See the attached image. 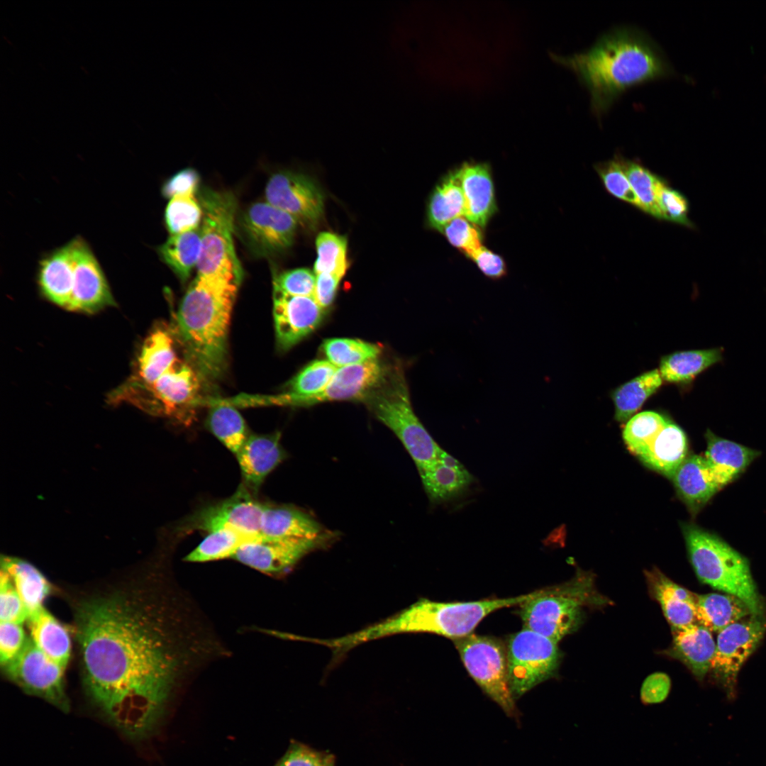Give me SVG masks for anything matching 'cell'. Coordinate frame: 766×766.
I'll list each match as a JSON object with an SVG mask.
<instances>
[{
  "instance_id": "obj_39",
  "label": "cell",
  "mask_w": 766,
  "mask_h": 766,
  "mask_svg": "<svg viewBox=\"0 0 766 766\" xmlns=\"http://www.w3.org/2000/svg\"><path fill=\"white\" fill-rule=\"evenodd\" d=\"M262 538L230 529L209 532L203 540L185 556L184 560L189 562H206L231 558L243 545Z\"/></svg>"
},
{
  "instance_id": "obj_1",
  "label": "cell",
  "mask_w": 766,
  "mask_h": 766,
  "mask_svg": "<svg viewBox=\"0 0 766 766\" xmlns=\"http://www.w3.org/2000/svg\"><path fill=\"white\" fill-rule=\"evenodd\" d=\"M173 584L116 585L74 604L87 696L125 736H150L179 684L226 651Z\"/></svg>"
},
{
  "instance_id": "obj_46",
  "label": "cell",
  "mask_w": 766,
  "mask_h": 766,
  "mask_svg": "<svg viewBox=\"0 0 766 766\" xmlns=\"http://www.w3.org/2000/svg\"><path fill=\"white\" fill-rule=\"evenodd\" d=\"M337 368L328 360H314L306 365L288 382L284 394L294 396L316 394L327 386Z\"/></svg>"
},
{
  "instance_id": "obj_15",
  "label": "cell",
  "mask_w": 766,
  "mask_h": 766,
  "mask_svg": "<svg viewBox=\"0 0 766 766\" xmlns=\"http://www.w3.org/2000/svg\"><path fill=\"white\" fill-rule=\"evenodd\" d=\"M267 202L292 216L302 226L314 228L323 216L324 198L306 175L290 170L274 173L265 187Z\"/></svg>"
},
{
  "instance_id": "obj_32",
  "label": "cell",
  "mask_w": 766,
  "mask_h": 766,
  "mask_svg": "<svg viewBox=\"0 0 766 766\" xmlns=\"http://www.w3.org/2000/svg\"><path fill=\"white\" fill-rule=\"evenodd\" d=\"M26 621L34 644L50 659L65 668L71 653L67 629L44 606L30 614Z\"/></svg>"
},
{
  "instance_id": "obj_38",
  "label": "cell",
  "mask_w": 766,
  "mask_h": 766,
  "mask_svg": "<svg viewBox=\"0 0 766 766\" xmlns=\"http://www.w3.org/2000/svg\"><path fill=\"white\" fill-rule=\"evenodd\" d=\"M465 204L458 172L447 177L433 191L428 206L431 226L439 231L453 219L465 216Z\"/></svg>"
},
{
  "instance_id": "obj_16",
  "label": "cell",
  "mask_w": 766,
  "mask_h": 766,
  "mask_svg": "<svg viewBox=\"0 0 766 766\" xmlns=\"http://www.w3.org/2000/svg\"><path fill=\"white\" fill-rule=\"evenodd\" d=\"M331 535L325 532L311 538H262L243 545L231 558L268 575L283 574L306 555L327 544Z\"/></svg>"
},
{
  "instance_id": "obj_18",
  "label": "cell",
  "mask_w": 766,
  "mask_h": 766,
  "mask_svg": "<svg viewBox=\"0 0 766 766\" xmlns=\"http://www.w3.org/2000/svg\"><path fill=\"white\" fill-rule=\"evenodd\" d=\"M71 243L74 282L69 310L92 313L113 305L105 275L89 245L82 238H76Z\"/></svg>"
},
{
  "instance_id": "obj_43",
  "label": "cell",
  "mask_w": 766,
  "mask_h": 766,
  "mask_svg": "<svg viewBox=\"0 0 766 766\" xmlns=\"http://www.w3.org/2000/svg\"><path fill=\"white\" fill-rule=\"evenodd\" d=\"M669 420L660 413L645 411L629 418L623 438L629 450L639 457L651 444Z\"/></svg>"
},
{
  "instance_id": "obj_54",
  "label": "cell",
  "mask_w": 766,
  "mask_h": 766,
  "mask_svg": "<svg viewBox=\"0 0 766 766\" xmlns=\"http://www.w3.org/2000/svg\"><path fill=\"white\" fill-rule=\"evenodd\" d=\"M198 172L187 167L177 172L170 177L162 187V194L167 199H172L179 194H195L199 184Z\"/></svg>"
},
{
  "instance_id": "obj_17",
  "label": "cell",
  "mask_w": 766,
  "mask_h": 766,
  "mask_svg": "<svg viewBox=\"0 0 766 766\" xmlns=\"http://www.w3.org/2000/svg\"><path fill=\"white\" fill-rule=\"evenodd\" d=\"M264 506L251 491L243 486L228 499L199 512L194 517V527L209 533L230 529L262 537L260 526Z\"/></svg>"
},
{
  "instance_id": "obj_22",
  "label": "cell",
  "mask_w": 766,
  "mask_h": 766,
  "mask_svg": "<svg viewBox=\"0 0 766 766\" xmlns=\"http://www.w3.org/2000/svg\"><path fill=\"white\" fill-rule=\"evenodd\" d=\"M244 486L255 492L266 477L284 459L279 433L250 435L236 454Z\"/></svg>"
},
{
  "instance_id": "obj_4",
  "label": "cell",
  "mask_w": 766,
  "mask_h": 766,
  "mask_svg": "<svg viewBox=\"0 0 766 766\" xmlns=\"http://www.w3.org/2000/svg\"><path fill=\"white\" fill-rule=\"evenodd\" d=\"M537 592L473 601L438 602L420 599L384 620L345 635L343 641L347 648L352 649L366 642L399 633H430L453 640L461 638L471 634L492 612L520 605Z\"/></svg>"
},
{
  "instance_id": "obj_11",
  "label": "cell",
  "mask_w": 766,
  "mask_h": 766,
  "mask_svg": "<svg viewBox=\"0 0 766 766\" xmlns=\"http://www.w3.org/2000/svg\"><path fill=\"white\" fill-rule=\"evenodd\" d=\"M2 667L8 678L24 692L44 699L63 712L70 711L63 679L65 668L44 654L30 637L17 656Z\"/></svg>"
},
{
  "instance_id": "obj_50",
  "label": "cell",
  "mask_w": 766,
  "mask_h": 766,
  "mask_svg": "<svg viewBox=\"0 0 766 766\" xmlns=\"http://www.w3.org/2000/svg\"><path fill=\"white\" fill-rule=\"evenodd\" d=\"M28 612L19 596L9 574L3 569L0 572V620L1 622L21 623L27 620Z\"/></svg>"
},
{
  "instance_id": "obj_34",
  "label": "cell",
  "mask_w": 766,
  "mask_h": 766,
  "mask_svg": "<svg viewBox=\"0 0 766 766\" xmlns=\"http://www.w3.org/2000/svg\"><path fill=\"white\" fill-rule=\"evenodd\" d=\"M752 613L740 599L728 594L709 593L697 596L696 621L711 632L719 633Z\"/></svg>"
},
{
  "instance_id": "obj_27",
  "label": "cell",
  "mask_w": 766,
  "mask_h": 766,
  "mask_svg": "<svg viewBox=\"0 0 766 766\" xmlns=\"http://www.w3.org/2000/svg\"><path fill=\"white\" fill-rule=\"evenodd\" d=\"M457 172L465 199V217L474 225L484 226L494 209V187L488 167L466 163Z\"/></svg>"
},
{
  "instance_id": "obj_7",
  "label": "cell",
  "mask_w": 766,
  "mask_h": 766,
  "mask_svg": "<svg viewBox=\"0 0 766 766\" xmlns=\"http://www.w3.org/2000/svg\"><path fill=\"white\" fill-rule=\"evenodd\" d=\"M363 402L400 440L418 470L438 459L442 448L415 414L404 370L399 365H392L382 384Z\"/></svg>"
},
{
  "instance_id": "obj_25",
  "label": "cell",
  "mask_w": 766,
  "mask_h": 766,
  "mask_svg": "<svg viewBox=\"0 0 766 766\" xmlns=\"http://www.w3.org/2000/svg\"><path fill=\"white\" fill-rule=\"evenodd\" d=\"M672 643L667 653L684 663L699 680L711 670L716 651L712 632L701 624L672 628Z\"/></svg>"
},
{
  "instance_id": "obj_6",
  "label": "cell",
  "mask_w": 766,
  "mask_h": 766,
  "mask_svg": "<svg viewBox=\"0 0 766 766\" xmlns=\"http://www.w3.org/2000/svg\"><path fill=\"white\" fill-rule=\"evenodd\" d=\"M609 603L596 589L594 574L579 569L566 583L538 590L520 604L518 613L524 628L558 643L578 628L586 609Z\"/></svg>"
},
{
  "instance_id": "obj_29",
  "label": "cell",
  "mask_w": 766,
  "mask_h": 766,
  "mask_svg": "<svg viewBox=\"0 0 766 766\" xmlns=\"http://www.w3.org/2000/svg\"><path fill=\"white\" fill-rule=\"evenodd\" d=\"M723 347L677 351L660 360V373L667 382L690 387L702 372L724 361Z\"/></svg>"
},
{
  "instance_id": "obj_33",
  "label": "cell",
  "mask_w": 766,
  "mask_h": 766,
  "mask_svg": "<svg viewBox=\"0 0 766 766\" xmlns=\"http://www.w3.org/2000/svg\"><path fill=\"white\" fill-rule=\"evenodd\" d=\"M178 360L172 335L165 329H156L143 345L138 360V377L132 382L151 384Z\"/></svg>"
},
{
  "instance_id": "obj_5",
  "label": "cell",
  "mask_w": 766,
  "mask_h": 766,
  "mask_svg": "<svg viewBox=\"0 0 766 766\" xmlns=\"http://www.w3.org/2000/svg\"><path fill=\"white\" fill-rule=\"evenodd\" d=\"M682 530L699 579L740 599L752 615L762 616L763 604L748 559L717 535L694 523H682Z\"/></svg>"
},
{
  "instance_id": "obj_45",
  "label": "cell",
  "mask_w": 766,
  "mask_h": 766,
  "mask_svg": "<svg viewBox=\"0 0 766 766\" xmlns=\"http://www.w3.org/2000/svg\"><path fill=\"white\" fill-rule=\"evenodd\" d=\"M203 212L195 194H179L170 199L165 211V223L171 235L199 228Z\"/></svg>"
},
{
  "instance_id": "obj_56",
  "label": "cell",
  "mask_w": 766,
  "mask_h": 766,
  "mask_svg": "<svg viewBox=\"0 0 766 766\" xmlns=\"http://www.w3.org/2000/svg\"><path fill=\"white\" fill-rule=\"evenodd\" d=\"M470 257L475 262L481 271L490 278H500L506 272L502 258L483 246L474 252Z\"/></svg>"
},
{
  "instance_id": "obj_8",
  "label": "cell",
  "mask_w": 766,
  "mask_h": 766,
  "mask_svg": "<svg viewBox=\"0 0 766 766\" xmlns=\"http://www.w3.org/2000/svg\"><path fill=\"white\" fill-rule=\"evenodd\" d=\"M203 217L197 274L231 278L240 282L243 271L233 240L237 201L233 193L203 188L199 193Z\"/></svg>"
},
{
  "instance_id": "obj_9",
  "label": "cell",
  "mask_w": 766,
  "mask_h": 766,
  "mask_svg": "<svg viewBox=\"0 0 766 766\" xmlns=\"http://www.w3.org/2000/svg\"><path fill=\"white\" fill-rule=\"evenodd\" d=\"M453 641L470 677L507 715L517 717L509 682L506 650L502 643L493 637L472 633Z\"/></svg>"
},
{
  "instance_id": "obj_12",
  "label": "cell",
  "mask_w": 766,
  "mask_h": 766,
  "mask_svg": "<svg viewBox=\"0 0 766 766\" xmlns=\"http://www.w3.org/2000/svg\"><path fill=\"white\" fill-rule=\"evenodd\" d=\"M298 221L268 202L250 206L238 220L240 238L255 257L282 253L293 244Z\"/></svg>"
},
{
  "instance_id": "obj_20",
  "label": "cell",
  "mask_w": 766,
  "mask_h": 766,
  "mask_svg": "<svg viewBox=\"0 0 766 766\" xmlns=\"http://www.w3.org/2000/svg\"><path fill=\"white\" fill-rule=\"evenodd\" d=\"M677 492L693 516L723 485L704 455L687 457L672 477Z\"/></svg>"
},
{
  "instance_id": "obj_35",
  "label": "cell",
  "mask_w": 766,
  "mask_h": 766,
  "mask_svg": "<svg viewBox=\"0 0 766 766\" xmlns=\"http://www.w3.org/2000/svg\"><path fill=\"white\" fill-rule=\"evenodd\" d=\"M1 569L11 577L28 616L43 606L44 600L50 594L51 586L36 567L19 558L2 556Z\"/></svg>"
},
{
  "instance_id": "obj_47",
  "label": "cell",
  "mask_w": 766,
  "mask_h": 766,
  "mask_svg": "<svg viewBox=\"0 0 766 766\" xmlns=\"http://www.w3.org/2000/svg\"><path fill=\"white\" fill-rule=\"evenodd\" d=\"M594 167L609 194L641 210L640 201L625 173L623 157L616 155L613 159L595 164Z\"/></svg>"
},
{
  "instance_id": "obj_42",
  "label": "cell",
  "mask_w": 766,
  "mask_h": 766,
  "mask_svg": "<svg viewBox=\"0 0 766 766\" xmlns=\"http://www.w3.org/2000/svg\"><path fill=\"white\" fill-rule=\"evenodd\" d=\"M321 350L331 363L337 367L362 363L379 357L382 347L358 339L334 338L325 340Z\"/></svg>"
},
{
  "instance_id": "obj_48",
  "label": "cell",
  "mask_w": 766,
  "mask_h": 766,
  "mask_svg": "<svg viewBox=\"0 0 766 766\" xmlns=\"http://www.w3.org/2000/svg\"><path fill=\"white\" fill-rule=\"evenodd\" d=\"M657 203L662 220L690 229L696 228V226L689 218V202L687 198L682 192L669 186L665 179L658 189Z\"/></svg>"
},
{
  "instance_id": "obj_24",
  "label": "cell",
  "mask_w": 766,
  "mask_h": 766,
  "mask_svg": "<svg viewBox=\"0 0 766 766\" xmlns=\"http://www.w3.org/2000/svg\"><path fill=\"white\" fill-rule=\"evenodd\" d=\"M418 472L428 497L435 504L461 496L473 482V477L465 467L447 452Z\"/></svg>"
},
{
  "instance_id": "obj_44",
  "label": "cell",
  "mask_w": 766,
  "mask_h": 766,
  "mask_svg": "<svg viewBox=\"0 0 766 766\" xmlns=\"http://www.w3.org/2000/svg\"><path fill=\"white\" fill-rule=\"evenodd\" d=\"M316 248L315 274L329 273L342 279L348 269L346 238L334 233L321 232L316 238Z\"/></svg>"
},
{
  "instance_id": "obj_37",
  "label": "cell",
  "mask_w": 766,
  "mask_h": 766,
  "mask_svg": "<svg viewBox=\"0 0 766 766\" xmlns=\"http://www.w3.org/2000/svg\"><path fill=\"white\" fill-rule=\"evenodd\" d=\"M662 378L659 370L646 372L616 388L611 393L614 418L626 422L660 387Z\"/></svg>"
},
{
  "instance_id": "obj_10",
  "label": "cell",
  "mask_w": 766,
  "mask_h": 766,
  "mask_svg": "<svg viewBox=\"0 0 766 766\" xmlns=\"http://www.w3.org/2000/svg\"><path fill=\"white\" fill-rule=\"evenodd\" d=\"M506 656L509 687L515 699L553 677L560 660L557 642L526 628L510 637Z\"/></svg>"
},
{
  "instance_id": "obj_49",
  "label": "cell",
  "mask_w": 766,
  "mask_h": 766,
  "mask_svg": "<svg viewBox=\"0 0 766 766\" xmlns=\"http://www.w3.org/2000/svg\"><path fill=\"white\" fill-rule=\"evenodd\" d=\"M316 276L308 268L283 271L274 277L273 288L292 296L313 297Z\"/></svg>"
},
{
  "instance_id": "obj_23",
  "label": "cell",
  "mask_w": 766,
  "mask_h": 766,
  "mask_svg": "<svg viewBox=\"0 0 766 766\" xmlns=\"http://www.w3.org/2000/svg\"><path fill=\"white\" fill-rule=\"evenodd\" d=\"M645 574L651 595L660 604L672 628L697 623L698 594L676 584L656 567Z\"/></svg>"
},
{
  "instance_id": "obj_36",
  "label": "cell",
  "mask_w": 766,
  "mask_h": 766,
  "mask_svg": "<svg viewBox=\"0 0 766 766\" xmlns=\"http://www.w3.org/2000/svg\"><path fill=\"white\" fill-rule=\"evenodd\" d=\"M200 228L171 235L158 248L159 255L178 278L185 282L196 267L201 254Z\"/></svg>"
},
{
  "instance_id": "obj_40",
  "label": "cell",
  "mask_w": 766,
  "mask_h": 766,
  "mask_svg": "<svg viewBox=\"0 0 766 766\" xmlns=\"http://www.w3.org/2000/svg\"><path fill=\"white\" fill-rule=\"evenodd\" d=\"M206 425L209 431L235 455L250 435L243 416L235 408L228 405L213 407L208 415Z\"/></svg>"
},
{
  "instance_id": "obj_28",
  "label": "cell",
  "mask_w": 766,
  "mask_h": 766,
  "mask_svg": "<svg viewBox=\"0 0 766 766\" xmlns=\"http://www.w3.org/2000/svg\"><path fill=\"white\" fill-rule=\"evenodd\" d=\"M325 533L311 516L294 507L265 504L260 533L270 539L311 538Z\"/></svg>"
},
{
  "instance_id": "obj_13",
  "label": "cell",
  "mask_w": 766,
  "mask_h": 766,
  "mask_svg": "<svg viewBox=\"0 0 766 766\" xmlns=\"http://www.w3.org/2000/svg\"><path fill=\"white\" fill-rule=\"evenodd\" d=\"M391 366L376 358L340 367L320 392L306 396L283 394L276 398V402L294 406H309L334 401L363 402L384 382Z\"/></svg>"
},
{
  "instance_id": "obj_14",
  "label": "cell",
  "mask_w": 766,
  "mask_h": 766,
  "mask_svg": "<svg viewBox=\"0 0 766 766\" xmlns=\"http://www.w3.org/2000/svg\"><path fill=\"white\" fill-rule=\"evenodd\" d=\"M766 631V619L750 615L718 633L711 670L733 695L738 672L757 648Z\"/></svg>"
},
{
  "instance_id": "obj_53",
  "label": "cell",
  "mask_w": 766,
  "mask_h": 766,
  "mask_svg": "<svg viewBox=\"0 0 766 766\" xmlns=\"http://www.w3.org/2000/svg\"><path fill=\"white\" fill-rule=\"evenodd\" d=\"M26 638L21 623H0V662L2 667L17 656Z\"/></svg>"
},
{
  "instance_id": "obj_52",
  "label": "cell",
  "mask_w": 766,
  "mask_h": 766,
  "mask_svg": "<svg viewBox=\"0 0 766 766\" xmlns=\"http://www.w3.org/2000/svg\"><path fill=\"white\" fill-rule=\"evenodd\" d=\"M335 762L333 754L294 740L274 766H335Z\"/></svg>"
},
{
  "instance_id": "obj_21",
  "label": "cell",
  "mask_w": 766,
  "mask_h": 766,
  "mask_svg": "<svg viewBox=\"0 0 766 766\" xmlns=\"http://www.w3.org/2000/svg\"><path fill=\"white\" fill-rule=\"evenodd\" d=\"M199 389V374L190 365L179 360L165 374L149 385L130 382L123 389L143 391L150 394L155 406L167 413L191 403Z\"/></svg>"
},
{
  "instance_id": "obj_31",
  "label": "cell",
  "mask_w": 766,
  "mask_h": 766,
  "mask_svg": "<svg viewBox=\"0 0 766 766\" xmlns=\"http://www.w3.org/2000/svg\"><path fill=\"white\" fill-rule=\"evenodd\" d=\"M687 450L688 442L684 431L668 421L638 457L650 468L672 479L687 458Z\"/></svg>"
},
{
  "instance_id": "obj_51",
  "label": "cell",
  "mask_w": 766,
  "mask_h": 766,
  "mask_svg": "<svg viewBox=\"0 0 766 766\" xmlns=\"http://www.w3.org/2000/svg\"><path fill=\"white\" fill-rule=\"evenodd\" d=\"M441 231L453 245L469 257L482 247L479 231L465 216L453 219Z\"/></svg>"
},
{
  "instance_id": "obj_55",
  "label": "cell",
  "mask_w": 766,
  "mask_h": 766,
  "mask_svg": "<svg viewBox=\"0 0 766 766\" xmlns=\"http://www.w3.org/2000/svg\"><path fill=\"white\" fill-rule=\"evenodd\" d=\"M671 689L669 676L663 672H655L643 682L640 692L641 702L645 705L660 704L667 698Z\"/></svg>"
},
{
  "instance_id": "obj_57",
  "label": "cell",
  "mask_w": 766,
  "mask_h": 766,
  "mask_svg": "<svg viewBox=\"0 0 766 766\" xmlns=\"http://www.w3.org/2000/svg\"><path fill=\"white\" fill-rule=\"evenodd\" d=\"M340 280V277L329 273L316 274L313 298L323 309L333 304Z\"/></svg>"
},
{
  "instance_id": "obj_3",
  "label": "cell",
  "mask_w": 766,
  "mask_h": 766,
  "mask_svg": "<svg viewBox=\"0 0 766 766\" xmlns=\"http://www.w3.org/2000/svg\"><path fill=\"white\" fill-rule=\"evenodd\" d=\"M240 283L231 278L196 275L177 315L178 333L193 368L206 380L223 373L233 303Z\"/></svg>"
},
{
  "instance_id": "obj_2",
  "label": "cell",
  "mask_w": 766,
  "mask_h": 766,
  "mask_svg": "<svg viewBox=\"0 0 766 766\" xmlns=\"http://www.w3.org/2000/svg\"><path fill=\"white\" fill-rule=\"evenodd\" d=\"M572 70L589 91L599 119L628 89L675 74L664 52L643 30L618 26L602 34L587 50L568 56L551 53Z\"/></svg>"
},
{
  "instance_id": "obj_41",
  "label": "cell",
  "mask_w": 766,
  "mask_h": 766,
  "mask_svg": "<svg viewBox=\"0 0 766 766\" xmlns=\"http://www.w3.org/2000/svg\"><path fill=\"white\" fill-rule=\"evenodd\" d=\"M623 169L641 206V211L662 220L657 203L659 187L664 179L636 160L623 157Z\"/></svg>"
},
{
  "instance_id": "obj_19",
  "label": "cell",
  "mask_w": 766,
  "mask_h": 766,
  "mask_svg": "<svg viewBox=\"0 0 766 766\" xmlns=\"http://www.w3.org/2000/svg\"><path fill=\"white\" fill-rule=\"evenodd\" d=\"M273 316L278 346L287 350L319 326L324 309L313 297L292 296L273 288Z\"/></svg>"
},
{
  "instance_id": "obj_30",
  "label": "cell",
  "mask_w": 766,
  "mask_h": 766,
  "mask_svg": "<svg viewBox=\"0 0 766 766\" xmlns=\"http://www.w3.org/2000/svg\"><path fill=\"white\" fill-rule=\"evenodd\" d=\"M705 457L718 474L724 487L737 479L760 453L734 441L705 432Z\"/></svg>"
},
{
  "instance_id": "obj_26",
  "label": "cell",
  "mask_w": 766,
  "mask_h": 766,
  "mask_svg": "<svg viewBox=\"0 0 766 766\" xmlns=\"http://www.w3.org/2000/svg\"><path fill=\"white\" fill-rule=\"evenodd\" d=\"M38 279L43 294L51 302L69 310L74 282L71 241L40 260Z\"/></svg>"
}]
</instances>
